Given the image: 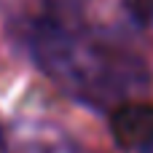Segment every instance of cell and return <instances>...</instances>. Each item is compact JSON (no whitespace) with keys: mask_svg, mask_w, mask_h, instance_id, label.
<instances>
[{"mask_svg":"<svg viewBox=\"0 0 153 153\" xmlns=\"http://www.w3.org/2000/svg\"><path fill=\"white\" fill-rule=\"evenodd\" d=\"M110 132L118 148L140 151L153 140V105L148 102H126L113 110Z\"/></svg>","mask_w":153,"mask_h":153,"instance_id":"3","label":"cell"},{"mask_svg":"<svg viewBox=\"0 0 153 153\" xmlns=\"http://www.w3.org/2000/svg\"><path fill=\"white\" fill-rule=\"evenodd\" d=\"M137 153H153V140H151V143H148V145H143V148H140V151H137Z\"/></svg>","mask_w":153,"mask_h":153,"instance_id":"4","label":"cell"},{"mask_svg":"<svg viewBox=\"0 0 153 153\" xmlns=\"http://www.w3.org/2000/svg\"><path fill=\"white\" fill-rule=\"evenodd\" d=\"M5 153H89L65 126L43 118H16L3 129Z\"/></svg>","mask_w":153,"mask_h":153,"instance_id":"2","label":"cell"},{"mask_svg":"<svg viewBox=\"0 0 153 153\" xmlns=\"http://www.w3.org/2000/svg\"><path fill=\"white\" fill-rule=\"evenodd\" d=\"M30 51L40 73L89 108H121L148 91L145 62L91 32L43 16L30 30Z\"/></svg>","mask_w":153,"mask_h":153,"instance_id":"1","label":"cell"},{"mask_svg":"<svg viewBox=\"0 0 153 153\" xmlns=\"http://www.w3.org/2000/svg\"><path fill=\"white\" fill-rule=\"evenodd\" d=\"M0 148H3V129H0Z\"/></svg>","mask_w":153,"mask_h":153,"instance_id":"5","label":"cell"}]
</instances>
